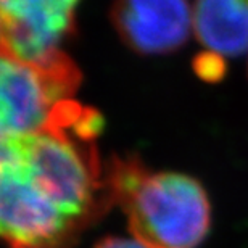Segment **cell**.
Instances as JSON below:
<instances>
[{
  "mask_svg": "<svg viewBox=\"0 0 248 248\" xmlns=\"http://www.w3.org/2000/svg\"><path fill=\"white\" fill-rule=\"evenodd\" d=\"M93 139L48 129L0 142V240L66 248L110 203Z\"/></svg>",
  "mask_w": 248,
  "mask_h": 248,
  "instance_id": "cell-1",
  "label": "cell"
},
{
  "mask_svg": "<svg viewBox=\"0 0 248 248\" xmlns=\"http://www.w3.org/2000/svg\"><path fill=\"white\" fill-rule=\"evenodd\" d=\"M105 186L143 247L197 248L210 232V198L190 176L150 171L139 160L116 158L105 172Z\"/></svg>",
  "mask_w": 248,
  "mask_h": 248,
  "instance_id": "cell-2",
  "label": "cell"
},
{
  "mask_svg": "<svg viewBox=\"0 0 248 248\" xmlns=\"http://www.w3.org/2000/svg\"><path fill=\"white\" fill-rule=\"evenodd\" d=\"M79 71L66 55L26 62L0 47V142L68 129L97 137L102 118L73 98Z\"/></svg>",
  "mask_w": 248,
  "mask_h": 248,
  "instance_id": "cell-3",
  "label": "cell"
},
{
  "mask_svg": "<svg viewBox=\"0 0 248 248\" xmlns=\"http://www.w3.org/2000/svg\"><path fill=\"white\" fill-rule=\"evenodd\" d=\"M79 0H0V47L26 62L47 63L64 55L63 37Z\"/></svg>",
  "mask_w": 248,
  "mask_h": 248,
  "instance_id": "cell-4",
  "label": "cell"
},
{
  "mask_svg": "<svg viewBox=\"0 0 248 248\" xmlns=\"http://www.w3.org/2000/svg\"><path fill=\"white\" fill-rule=\"evenodd\" d=\"M121 37L140 53H166L184 46L192 15L187 0H116Z\"/></svg>",
  "mask_w": 248,
  "mask_h": 248,
  "instance_id": "cell-5",
  "label": "cell"
},
{
  "mask_svg": "<svg viewBox=\"0 0 248 248\" xmlns=\"http://www.w3.org/2000/svg\"><path fill=\"white\" fill-rule=\"evenodd\" d=\"M193 29L211 55H244L248 52V0H197Z\"/></svg>",
  "mask_w": 248,
  "mask_h": 248,
  "instance_id": "cell-6",
  "label": "cell"
},
{
  "mask_svg": "<svg viewBox=\"0 0 248 248\" xmlns=\"http://www.w3.org/2000/svg\"><path fill=\"white\" fill-rule=\"evenodd\" d=\"M93 248H147L143 247L140 242L136 239H124V237H105L100 242H97V245Z\"/></svg>",
  "mask_w": 248,
  "mask_h": 248,
  "instance_id": "cell-7",
  "label": "cell"
},
{
  "mask_svg": "<svg viewBox=\"0 0 248 248\" xmlns=\"http://www.w3.org/2000/svg\"><path fill=\"white\" fill-rule=\"evenodd\" d=\"M16 248H21V247H16Z\"/></svg>",
  "mask_w": 248,
  "mask_h": 248,
  "instance_id": "cell-8",
  "label": "cell"
}]
</instances>
